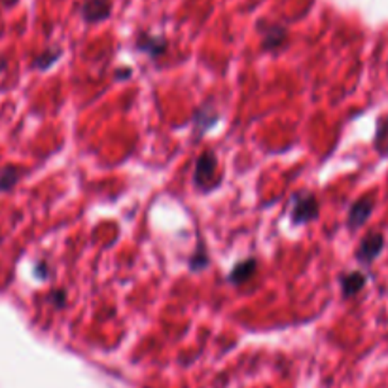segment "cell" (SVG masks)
Returning a JSON list of instances; mask_svg holds the SVG:
<instances>
[{
    "mask_svg": "<svg viewBox=\"0 0 388 388\" xmlns=\"http://www.w3.org/2000/svg\"><path fill=\"white\" fill-rule=\"evenodd\" d=\"M195 186L203 192L216 186L218 178V159L216 153L206 152L203 153L197 163H195Z\"/></svg>",
    "mask_w": 388,
    "mask_h": 388,
    "instance_id": "1",
    "label": "cell"
},
{
    "mask_svg": "<svg viewBox=\"0 0 388 388\" xmlns=\"http://www.w3.org/2000/svg\"><path fill=\"white\" fill-rule=\"evenodd\" d=\"M318 216V201L312 195H298L295 197L292 222L294 224H309Z\"/></svg>",
    "mask_w": 388,
    "mask_h": 388,
    "instance_id": "2",
    "label": "cell"
},
{
    "mask_svg": "<svg viewBox=\"0 0 388 388\" xmlns=\"http://www.w3.org/2000/svg\"><path fill=\"white\" fill-rule=\"evenodd\" d=\"M373 205H375V199L371 195H365L362 199H358L351 206V212H348V225L356 230L360 225H364L368 222V218L371 216L373 212Z\"/></svg>",
    "mask_w": 388,
    "mask_h": 388,
    "instance_id": "3",
    "label": "cell"
},
{
    "mask_svg": "<svg viewBox=\"0 0 388 388\" xmlns=\"http://www.w3.org/2000/svg\"><path fill=\"white\" fill-rule=\"evenodd\" d=\"M384 248V237L381 233H370L365 237L362 245H360L358 252H356V258L364 264H371L373 259L381 254V250Z\"/></svg>",
    "mask_w": 388,
    "mask_h": 388,
    "instance_id": "4",
    "label": "cell"
},
{
    "mask_svg": "<svg viewBox=\"0 0 388 388\" xmlns=\"http://www.w3.org/2000/svg\"><path fill=\"white\" fill-rule=\"evenodd\" d=\"M110 13V0H88L83 6V18L88 21H100Z\"/></svg>",
    "mask_w": 388,
    "mask_h": 388,
    "instance_id": "5",
    "label": "cell"
},
{
    "mask_svg": "<svg viewBox=\"0 0 388 388\" xmlns=\"http://www.w3.org/2000/svg\"><path fill=\"white\" fill-rule=\"evenodd\" d=\"M365 284V276L362 273H348L347 276H343L341 278V288H343V295L345 298H353L360 292V290L364 288Z\"/></svg>",
    "mask_w": 388,
    "mask_h": 388,
    "instance_id": "6",
    "label": "cell"
},
{
    "mask_svg": "<svg viewBox=\"0 0 388 388\" xmlns=\"http://www.w3.org/2000/svg\"><path fill=\"white\" fill-rule=\"evenodd\" d=\"M254 273H256V261L247 259V261H241V264L235 265V269L231 271L230 281L233 284H242L247 283L250 276H254Z\"/></svg>",
    "mask_w": 388,
    "mask_h": 388,
    "instance_id": "7",
    "label": "cell"
},
{
    "mask_svg": "<svg viewBox=\"0 0 388 388\" xmlns=\"http://www.w3.org/2000/svg\"><path fill=\"white\" fill-rule=\"evenodd\" d=\"M375 150L381 155H388V116L379 119L377 124V133H375Z\"/></svg>",
    "mask_w": 388,
    "mask_h": 388,
    "instance_id": "8",
    "label": "cell"
},
{
    "mask_svg": "<svg viewBox=\"0 0 388 388\" xmlns=\"http://www.w3.org/2000/svg\"><path fill=\"white\" fill-rule=\"evenodd\" d=\"M218 119V114H214L211 108H199L195 112V125H197V135H203L208 127Z\"/></svg>",
    "mask_w": 388,
    "mask_h": 388,
    "instance_id": "9",
    "label": "cell"
},
{
    "mask_svg": "<svg viewBox=\"0 0 388 388\" xmlns=\"http://www.w3.org/2000/svg\"><path fill=\"white\" fill-rule=\"evenodd\" d=\"M19 172L18 169H13V167H8L6 171H2L0 175V189H10L13 184L18 182Z\"/></svg>",
    "mask_w": 388,
    "mask_h": 388,
    "instance_id": "10",
    "label": "cell"
},
{
    "mask_svg": "<svg viewBox=\"0 0 388 388\" xmlns=\"http://www.w3.org/2000/svg\"><path fill=\"white\" fill-rule=\"evenodd\" d=\"M208 265V259L205 258V250L203 247H199V252L195 254L194 259H192V269H203Z\"/></svg>",
    "mask_w": 388,
    "mask_h": 388,
    "instance_id": "11",
    "label": "cell"
},
{
    "mask_svg": "<svg viewBox=\"0 0 388 388\" xmlns=\"http://www.w3.org/2000/svg\"><path fill=\"white\" fill-rule=\"evenodd\" d=\"M59 55L57 53H47V55H42V57H38V61H36V66H40V69H47V66L52 65L53 61L57 59Z\"/></svg>",
    "mask_w": 388,
    "mask_h": 388,
    "instance_id": "12",
    "label": "cell"
},
{
    "mask_svg": "<svg viewBox=\"0 0 388 388\" xmlns=\"http://www.w3.org/2000/svg\"><path fill=\"white\" fill-rule=\"evenodd\" d=\"M4 66H6V63H4V61H2V59H0V72H2V71H4Z\"/></svg>",
    "mask_w": 388,
    "mask_h": 388,
    "instance_id": "13",
    "label": "cell"
},
{
    "mask_svg": "<svg viewBox=\"0 0 388 388\" xmlns=\"http://www.w3.org/2000/svg\"><path fill=\"white\" fill-rule=\"evenodd\" d=\"M4 2H8V4H12V2H16V0H4Z\"/></svg>",
    "mask_w": 388,
    "mask_h": 388,
    "instance_id": "14",
    "label": "cell"
}]
</instances>
